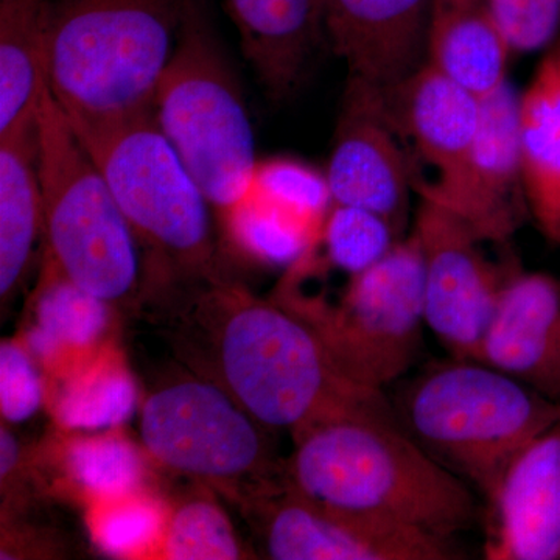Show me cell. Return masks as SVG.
<instances>
[{"label": "cell", "mask_w": 560, "mask_h": 560, "mask_svg": "<svg viewBox=\"0 0 560 560\" xmlns=\"http://www.w3.org/2000/svg\"><path fill=\"white\" fill-rule=\"evenodd\" d=\"M412 234L423 259V319L455 359L478 360L514 261L495 264L451 210L420 198Z\"/></svg>", "instance_id": "10"}, {"label": "cell", "mask_w": 560, "mask_h": 560, "mask_svg": "<svg viewBox=\"0 0 560 560\" xmlns=\"http://www.w3.org/2000/svg\"><path fill=\"white\" fill-rule=\"evenodd\" d=\"M164 555L173 560H234L242 558V550L226 514L212 501L191 500L173 514Z\"/></svg>", "instance_id": "28"}, {"label": "cell", "mask_w": 560, "mask_h": 560, "mask_svg": "<svg viewBox=\"0 0 560 560\" xmlns=\"http://www.w3.org/2000/svg\"><path fill=\"white\" fill-rule=\"evenodd\" d=\"M280 304L311 324L349 381L383 390L410 370L422 342L423 259L418 238L410 232L381 259L349 276L335 304Z\"/></svg>", "instance_id": "8"}, {"label": "cell", "mask_w": 560, "mask_h": 560, "mask_svg": "<svg viewBox=\"0 0 560 560\" xmlns=\"http://www.w3.org/2000/svg\"><path fill=\"white\" fill-rule=\"evenodd\" d=\"M189 0H51L46 75L72 128L153 114Z\"/></svg>", "instance_id": "3"}, {"label": "cell", "mask_w": 560, "mask_h": 560, "mask_svg": "<svg viewBox=\"0 0 560 560\" xmlns=\"http://www.w3.org/2000/svg\"><path fill=\"white\" fill-rule=\"evenodd\" d=\"M20 463V445L9 430H0V475L9 477Z\"/></svg>", "instance_id": "33"}, {"label": "cell", "mask_w": 560, "mask_h": 560, "mask_svg": "<svg viewBox=\"0 0 560 560\" xmlns=\"http://www.w3.org/2000/svg\"><path fill=\"white\" fill-rule=\"evenodd\" d=\"M324 36L348 79L385 88L427 61L431 0H319Z\"/></svg>", "instance_id": "17"}, {"label": "cell", "mask_w": 560, "mask_h": 560, "mask_svg": "<svg viewBox=\"0 0 560 560\" xmlns=\"http://www.w3.org/2000/svg\"><path fill=\"white\" fill-rule=\"evenodd\" d=\"M38 117V116H36ZM43 230L36 124L0 138V293L10 296Z\"/></svg>", "instance_id": "22"}, {"label": "cell", "mask_w": 560, "mask_h": 560, "mask_svg": "<svg viewBox=\"0 0 560 560\" xmlns=\"http://www.w3.org/2000/svg\"><path fill=\"white\" fill-rule=\"evenodd\" d=\"M260 534L276 560L459 559L453 541L420 530L334 510L293 489L259 501Z\"/></svg>", "instance_id": "12"}, {"label": "cell", "mask_w": 560, "mask_h": 560, "mask_svg": "<svg viewBox=\"0 0 560 560\" xmlns=\"http://www.w3.org/2000/svg\"><path fill=\"white\" fill-rule=\"evenodd\" d=\"M254 190L318 232L331 206L326 175L291 160L261 162Z\"/></svg>", "instance_id": "29"}, {"label": "cell", "mask_w": 560, "mask_h": 560, "mask_svg": "<svg viewBox=\"0 0 560 560\" xmlns=\"http://www.w3.org/2000/svg\"><path fill=\"white\" fill-rule=\"evenodd\" d=\"M401 429L492 500L512 459L560 419V405L478 360L427 368L390 401Z\"/></svg>", "instance_id": "4"}, {"label": "cell", "mask_w": 560, "mask_h": 560, "mask_svg": "<svg viewBox=\"0 0 560 560\" xmlns=\"http://www.w3.org/2000/svg\"><path fill=\"white\" fill-rule=\"evenodd\" d=\"M219 319L210 323L209 359L219 385L265 429L294 440L313 427L350 416H396L383 390L342 374L318 334L283 304L217 287Z\"/></svg>", "instance_id": "2"}, {"label": "cell", "mask_w": 560, "mask_h": 560, "mask_svg": "<svg viewBox=\"0 0 560 560\" xmlns=\"http://www.w3.org/2000/svg\"><path fill=\"white\" fill-rule=\"evenodd\" d=\"M512 54L544 49L558 38L560 0H490Z\"/></svg>", "instance_id": "31"}, {"label": "cell", "mask_w": 560, "mask_h": 560, "mask_svg": "<svg viewBox=\"0 0 560 560\" xmlns=\"http://www.w3.org/2000/svg\"><path fill=\"white\" fill-rule=\"evenodd\" d=\"M228 226L245 250L275 265H293L318 235L296 217L265 200L254 187L232 212Z\"/></svg>", "instance_id": "25"}, {"label": "cell", "mask_w": 560, "mask_h": 560, "mask_svg": "<svg viewBox=\"0 0 560 560\" xmlns=\"http://www.w3.org/2000/svg\"><path fill=\"white\" fill-rule=\"evenodd\" d=\"M489 560H560V419L512 459L489 501Z\"/></svg>", "instance_id": "16"}, {"label": "cell", "mask_w": 560, "mask_h": 560, "mask_svg": "<svg viewBox=\"0 0 560 560\" xmlns=\"http://www.w3.org/2000/svg\"><path fill=\"white\" fill-rule=\"evenodd\" d=\"M162 514L153 501L128 495L103 500L92 530L102 550L113 556H135L149 550L162 534Z\"/></svg>", "instance_id": "30"}, {"label": "cell", "mask_w": 560, "mask_h": 560, "mask_svg": "<svg viewBox=\"0 0 560 560\" xmlns=\"http://www.w3.org/2000/svg\"><path fill=\"white\" fill-rule=\"evenodd\" d=\"M511 49L490 0H431L427 61L478 97L508 81Z\"/></svg>", "instance_id": "20"}, {"label": "cell", "mask_w": 560, "mask_h": 560, "mask_svg": "<svg viewBox=\"0 0 560 560\" xmlns=\"http://www.w3.org/2000/svg\"><path fill=\"white\" fill-rule=\"evenodd\" d=\"M51 0H0V138L36 124Z\"/></svg>", "instance_id": "21"}, {"label": "cell", "mask_w": 560, "mask_h": 560, "mask_svg": "<svg viewBox=\"0 0 560 560\" xmlns=\"http://www.w3.org/2000/svg\"><path fill=\"white\" fill-rule=\"evenodd\" d=\"M518 149L529 215L560 245V35L518 98Z\"/></svg>", "instance_id": "19"}, {"label": "cell", "mask_w": 560, "mask_h": 560, "mask_svg": "<svg viewBox=\"0 0 560 560\" xmlns=\"http://www.w3.org/2000/svg\"><path fill=\"white\" fill-rule=\"evenodd\" d=\"M72 130L105 176L136 241L153 260L164 270L215 280L212 208L153 114Z\"/></svg>", "instance_id": "7"}, {"label": "cell", "mask_w": 560, "mask_h": 560, "mask_svg": "<svg viewBox=\"0 0 560 560\" xmlns=\"http://www.w3.org/2000/svg\"><path fill=\"white\" fill-rule=\"evenodd\" d=\"M243 55L271 98L300 83L324 36L319 0H224Z\"/></svg>", "instance_id": "18"}, {"label": "cell", "mask_w": 560, "mask_h": 560, "mask_svg": "<svg viewBox=\"0 0 560 560\" xmlns=\"http://www.w3.org/2000/svg\"><path fill=\"white\" fill-rule=\"evenodd\" d=\"M68 467L73 480L102 501L135 495L143 480V463L135 445L110 434L73 441Z\"/></svg>", "instance_id": "26"}, {"label": "cell", "mask_w": 560, "mask_h": 560, "mask_svg": "<svg viewBox=\"0 0 560 560\" xmlns=\"http://www.w3.org/2000/svg\"><path fill=\"white\" fill-rule=\"evenodd\" d=\"M518 98L510 81L481 97L477 139L458 175L436 189L418 190L451 210L482 242L506 243L528 212L518 149Z\"/></svg>", "instance_id": "13"}, {"label": "cell", "mask_w": 560, "mask_h": 560, "mask_svg": "<svg viewBox=\"0 0 560 560\" xmlns=\"http://www.w3.org/2000/svg\"><path fill=\"white\" fill-rule=\"evenodd\" d=\"M418 167L386 117L381 88L348 79L326 179L331 205L368 210L401 235Z\"/></svg>", "instance_id": "11"}, {"label": "cell", "mask_w": 560, "mask_h": 560, "mask_svg": "<svg viewBox=\"0 0 560 560\" xmlns=\"http://www.w3.org/2000/svg\"><path fill=\"white\" fill-rule=\"evenodd\" d=\"M264 425L230 390L180 381L154 390L143 405L140 436L162 466L210 481H241L270 469Z\"/></svg>", "instance_id": "9"}, {"label": "cell", "mask_w": 560, "mask_h": 560, "mask_svg": "<svg viewBox=\"0 0 560 560\" xmlns=\"http://www.w3.org/2000/svg\"><path fill=\"white\" fill-rule=\"evenodd\" d=\"M283 485L324 506L455 539L477 517L466 481L423 451L397 416H350L294 440Z\"/></svg>", "instance_id": "1"}, {"label": "cell", "mask_w": 560, "mask_h": 560, "mask_svg": "<svg viewBox=\"0 0 560 560\" xmlns=\"http://www.w3.org/2000/svg\"><path fill=\"white\" fill-rule=\"evenodd\" d=\"M386 117L412 160L433 171L415 191L445 186L458 175L477 139L481 98L429 61L397 83L381 88Z\"/></svg>", "instance_id": "14"}, {"label": "cell", "mask_w": 560, "mask_h": 560, "mask_svg": "<svg viewBox=\"0 0 560 560\" xmlns=\"http://www.w3.org/2000/svg\"><path fill=\"white\" fill-rule=\"evenodd\" d=\"M43 278L36 326L28 335L33 353L55 359L65 350L91 348L106 329L109 302L72 282L49 256L44 260Z\"/></svg>", "instance_id": "23"}, {"label": "cell", "mask_w": 560, "mask_h": 560, "mask_svg": "<svg viewBox=\"0 0 560 560\" xmlns=\"http://www.w3.org/2000/svg\"><path fill=\"white\" fill-rule=\"evenodd\" d=\"M315 238L324 245L327 264L352 276L381 259L401 235L375 213L331 205Z\"/></svg>", "instance_id": "27"}, {"label": "cell", "mask_w": 560, "mask_h": 560, "mask_svg": "<svg viewBox=\"0 0 560 560\" xmlns=\"http://www.w3.org/2000/svg\"><path fill=\"white\" fill-rule=\"evenodd\" d=\"M138 390L130 372L116 360H102L73 375L58 394L57 418L70 430H106L130 418Z\"/></svg>", "instance_id": "24"}, {"label": "cell", "mask_w": 560, "mask_h": 560, "mask_svg": "<svg viewBox=\"0 0 560 560\" xmlns=\"http://www.w3.org/2000/svg\"><path fill=\"white\" fill-rule=\"evenodd\" d=\"M44 389L27 350L13 341L0 346V410L9 422L31 419L43 404Z\"/></svg>", "instance_id": "32"}, {"label": "cell", "mask_w": 560, "mask_h": 560, "mask_svg": "<svg viewBox=\"0 0 560 560\" xmlns=\"http://www.w3.org/2000/svg\"><path fill=\"white\" fill-rule=\"evenodd\" d=\"M153 117L210 208L228 221L249 197L260 162L241 84L197 0L187 3Z\"/></svg>", "instance_id": "5"}, {"label": "cell", "mask_w": 560, "mask_h": 560, "mask_svg": "<svg viewBox=\"0 0 560 560\" xmlns=\"http://www.w3.org/2000/svg\"><path fill=\"white\" fill-rule=\"evenodd\" d=\"M36 131L46 256L101 300H127L139 285V243L49 86L40 98Z\"/></svg>", "instance_id": "6"}, {"label": "cell", "mask_w": 560, "mask_h": 560, "mask_svg": "<svg viewBox=\"0 0 560 560\" xmlns=\"http://www.w3.org/2000/svg\"><path fill=\"white\" fill-rule=\"evenodd\" d=\"M478 361L560 405V278L512 264Z\"/></svg>", "instance_id": "15"}]
</instances>
